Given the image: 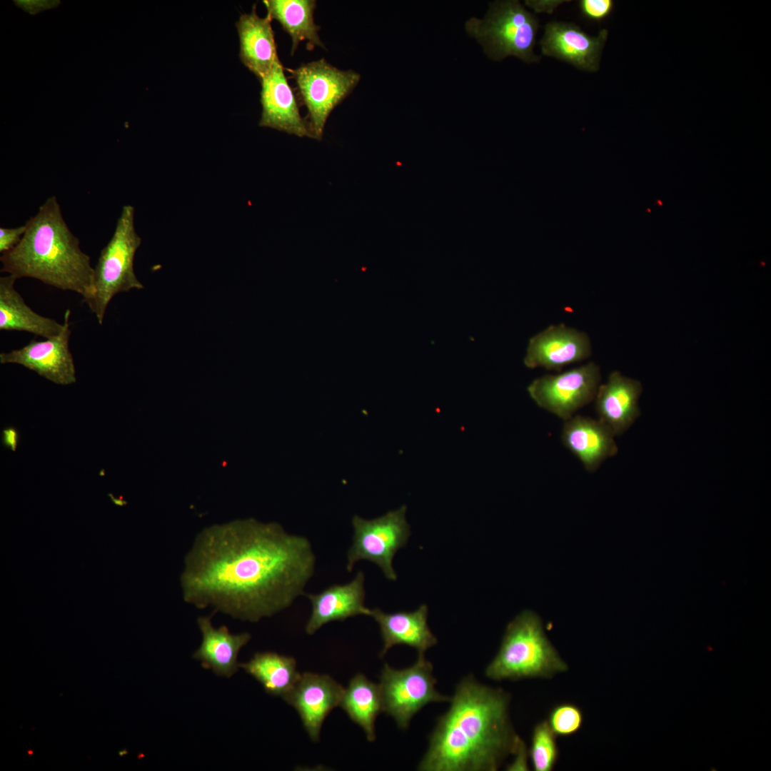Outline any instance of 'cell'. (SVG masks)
Returning <instances> with one entry per match:
<instances>
[{"instance_id":"obj_32","label":"cell","mask_w":771,"mask_h":771,"mask_svg":"<svg viewBox=\"0 0 771 771\" xmlns=\"http://www.w3.org/2000/svg\"><path fill=\"white\" fill-rule=\"evenodd\" d=\"M18 433L14 428H6L3 430V444L11 450L15 451L18 443Z\"/></svg>"},{"instance_id":"obj_7","label":"cell","mask_w":771,"mask_h":771,"mask_svg":"<svg viewBox=\"0 0 771 771\" xmlns=\"http://www.w3.org/2000/svg\"><path fill=\"white\" fill-rule=\"evenodd\" d=\"M296 81L302 104L308 110L311 138L321 141L330 114L353 90L361 76L354 71H342L324 59L289 69Z\"/></svg>"},{"instance_id":"obj_11","label":"cell","mask_w":771,"mask_h":771,"mask_svg":"<svg viewBox=\"0 0 771 771\" xmlns=\"http://www.w3.org/2000/svg\"><path fill=\"white\" fill-rule=\"evenodd\" d=\"M70 311L64 313V329L57 336L44 341L31 340L24 347L0 353L1 364L14 363L29 368L56 384L76 381V369L69 350Z\"/></svg>"},{"instance_id":"obj_9","label":"cell","mask_w":771,"mask_h":771,"mask_svg":"<svg viewBox=\"0 0 771 771\" xmlns=\"http://www.w3.org/2000/svg\"><path fill=\"white\" fill-rule=\"evenodd\" d=\"M406 510V506L403 505L371 520L353 517V543L347 553L349 572L356 562L366 560L377 565L387 579L396 580L393 560L397 551L406 545L410 535Z\"/></svg>"},{"instance_id":"obj_23","label":"cell","mask_w":771,"mask_h":771,"mask_svg":"<svg viewBox=\"0 0 771 771\" xmlns=\"http://www.w3.org/2000/svg\"><path fill=\"white\" fill-rule=\"evenodd\" d=\"M263 2L271 19L278 21L291 37V54L303 41L308 42V48L314 46L325 48L318 35L320 27L314 22L316 1L266 0Z\"/></svg>"},{"instance_id":"obj_28","label":"cell","mask_w":771,"mask_h":771,"mask_svg":"<svg viewBox=\"0 0 771 771\" xmlns=\"http://www.w3.org/2000/svg\"><path fill=\"white\" fill-rule=\"evenodd\" d=\"M578 5L585 18L594 21H601L612 14L615 2L613 0H580Z\"/></svg>"},{"instance_id":"obj_33","label":"cell","mask_w":771,"mask_h":771,"mask_svg":"<svg viewBox=\"0 0 771 771\" xmlns=\"http://www.w3.org/2000/svg\"><path fill=\"white\" fill-rule=\"evenodd\" d=\"M126 752H127V751H126V750H119V751L118 752V753H119V755L120 756H122V755H124V754H126Z\"/></svg>"},{"instance_id":"obj_14","label":"cell","mask_w":771,"mask_h":771,"mask_svg":"<svg viewBox=\"0 0 771 771\" xmlns=\"http://www.w3.org/2000/svg\"><path fill=\"white\" fill-rule=\"evenodd\" d=\"M343 691L328 675L303 672L283 699L296 709L309 737L316 742L325 719L340 705Z\"/></svg>"},{"instance_id":"obj_29","label":"cell","mask_w":771,"mask_h":771,"mask_svg":"<svg viewBox=\"0 0 771 771\" xmlns=\"http://www.w3.org/2000/svg\"><path fill=\"white\" fill-rule=\"evenodd\" d=\"M26 226V224L16 228H0V253H6L16 247L21 241Z\"/></svg>"},{"instance_id":"obj_24","label":"cell","mask_w":771,"mask_h":771,"mask_svg":"<svg viewBox=\"0 0 771 771\" xmlns=\"http://www.w3.org/2000/svg\"><path fill=\"white\" fill-rule=\"evenodd\" d=\"M340 706L349 718L366 734L370 742L376 740L375 722L383 712V702L379 684L370 681L358 673L344 689Z\"/></svg>"},{"instance_id":"obj_8","label":"cell","mask_w":771,"mask_h":771,"mask_svg":"<svg viewBox=\"0 0 771 771\" xmlns=\"http://www.w3.org/2000/svg\"><path fill=\"white\" fill-rule=\"evenodd\" d=\"M433 667L418 655L415 662L397 670L385 664L380 676L383 712L392 717L400 729H407L413 717L430 702L449 701L435 687Z\"/></svg>"},{"instance_id":"obj_34","label":"cell","mask_w":771,"mask_h":771,"mask_svg":"<svg viewBox=\"0 0 771 771\" xmlns=\"http://www.w3.org/2000/svg\"><path fill=\"white\" fill-rule=\"evenodd\" d=\"M28 754H29V755H32V754H33V751H32V750H28Z\"/></svg>"},{"instance_id":"obj_21","label":"cell","mask_w":771,"mask_h":771,"mask_svg":"<svg viewBox=\"0 0 771 771\" xmlns=\"http://www.w3.org/2000/svg\"><path fill=\"white\" fill-rule=\"evenodd\" d=\"M271 18L260 17L253 6L249 14L236 22L240 39V59L260 80L268 75L279 60Z\"/></svg>"},{"instance_id":"obj_15","label":"cell","mask_w":771,"mask_h":771,"mask_svg":"<svg viewBox=\"0 0 771 771\" xmlns=\"http://www.w3.org/2000/svg\"><path fill=\"white\" fill-rule=\"evenodd\" d=\"M260 81L262 114L259 126L311 138L308 122L300 115L296 96L279 60Z\"/></svg>"},{"instance_id":"obj_3","label":"cell","mask_w":771,"mask_h":771,"mask_svg":"<svg viewBox=\"0 0 771 771\" xmlns=\"http://www.w3.org/2000/svg\"><path fill=\"white\" fill-rule=\"evenodd\" d=\"M25 224L19 244L1 254V272L74 291L83 297L84 303L91 298L94 268L66 223L56 198H48Z\"/></svg>"},{"instance_id":"obj_2","label":"cell","mask_w":771,"mask_h":771,"mask_svg":"<svg viewBox=\"0 0 771 771\" xmlns=\"http://www.w3.org/2000/svg\"><path fill=\"white\" fill-rule=\"evenodd\" d=\"M510 695L469 675L457 685L450 706L438 717L422 771H495L520 738L509 717Z\"/></svg>"},{"instance_id":"obj_6","label":"cell","mask_w":771,"mask_h":771,"mask_svg":"<svg viewBox=\"0 0 771 771\" xmlns=\"http://www.w3.org/2000/svg\"><path fill=\"white\" fill-rule=\"evenodd\" d=\"M134 211L131 205L123 207L114 234L94 268V293L85 303L100 325L115 295L143 288L133 269L135 254L141 243L135 230Z\"/></svg>"},{"instance_id":"obj_30","label":"cell","mask_w":771,"mask_h":771,"mask_svg":"<svg viewBox=\"0 0 771 771\" xmlns=\"http://www.w3.org/2000/svg\"><path fill=\"white\" fill-rule=\"evenodd\" d=\"M15 4L31 14L56 7L59 1L56 0H16Z\"/></svg>"},{"instance_id":"obj_20","label":"cell","mask_w":771,"mask_h":771,"mask_svg":"<svg viewBox=\"0 0 771 771\" xmlns=\"http://www.w3.org/2000/svg\"><path fill=\"white\" fill-rule=\"evenodd\" d=\"M197 624L202 640L193 658L218 676L232 677L239 667V652L249 642L251 635L248 633L233 634L224 625L214 628L208 616L199 617Z\"/></svg>"},{"instance_id":"obj_5","label":"cell","mask_w":771,"mask_h":771,"mask_svg":"<svg viewBox=\"0 0 771 771\" xmlns=\"http://www.w3.org/2000/svg\"><path fill=\"white\" fill-rule=\"evenodd\" d=\"M538 27V18L515 0L493 1L483 19L473 17L465 24L490 59L513 56L526 63L540 59L533 51Z\"/></svg>"},{"instance_id":"obj_26","label":"cell","mask_w":771,"mask_h":771,"mask_svg":"<svg viewBox=\"0 0 771 771\" xmlns=\"http://www.w3.org/2000/svg\"><path fill=\"white\" fill-rule=\"evenodd\" d=\"M529 755L533 770L551 771L559 757L556 735L547 720L539 722L533 727Z\"/></svg>"},{"instance_id":"obj_12","label":"cell","mask_w":771,"mask_h":771,"mask_svg":"<svg viewBox=\"0 0 771 771\" xmlns=\"http://www.w3.org/2000/svg\"><path fill=\"white\" fill-rule=\"evenodd\" d=\"M591 353L590 339L585 332L560 323L548 326L529 339L523 363L530 369L542 368L558 373Z\"/></svg>"},{"instance_id":"obj_22","label":"cell","mask_w":771,"mask_h":771,"mask_svg":"<svg viewBox=\"0 0 771 771\" xmlns=\"http://www.w3.org/2000/svg\"><path fill=\"white\" fill-rule=\"evenodd\" d=\"M16 279L11 275L0 278V330L28 332L45 338L59 335L64 323L41 316L28 306L14 288Z\"/></svg>"},{"instance_id":"obj_31","label":"cell","mask_w":771,"mask_h":771,"mask_svg":"<svg viewBox=\"0 0 771 771\" xmlns=\"http://www.w3.org/2000/svg\"><path fill=\"white\" fill-rule=\"evenodd\" d=\"M515 757L513 763L508 767L509 770H528L527 765V749L525 743L520 740L515 751Z\"/></svg>"},{"instance_id":"obj_25","label":"cell","mask_w":771,"mask_h":771,"mask_svg":"<svg viewBox=\"0 0 771 771\" xmlns=\"http://www.w3.org/2000/svg\"><path fill=\"white\" fill-rule=\"evenodd\" d=\"M239 667L255 678L265 691L283 698L294 687L301 674L296 670V661L291 656L274 652L256 653Z\"/></svg>"},{"instance_id":"obj_1","label":"cell","mask_w":771,"mask_h":771,"mask_svg":"<svg viewBox=\"0 0 771 771\" xmlns=\"http://www.w3.org/2000/svg\"><path fill=\"white\" fill-rule=\"evenodd\" d=\"M309 540L276 523L237 520L204 528L184 559L183 600L256 622L289 607L314 573Z\"/></svg>"},{"instance_id":"obj_27","label":"cell","mask_w":771,"mask_h":771,"mask_svg":"<svg viewBox=\"0 0 771 771\" xmlns=\"http://www.w3.org/2000/svg\"><path fill=\"white\" fill-rule=\"evenodd\" d=\"M583 720V712L578 705L564 702L551 708L547 722L556 736L569 737L580 730Z\"/></svg>"},{"instance_id":"obj_13","label":"cell","mask_w":771,"mask_h":771,"mask_svg":"<svg viewBox=\"0 0 771 771\" xmlns=\"http://www.w3.org/2000/svg\"><path fill=\"white\" fill-rule=\"evenodd\" d=\"M608 34L604 29L597 36H590L573 23L552 21L545 25L540 41L541 52L580 70L595 72Z\"/></svg>"},{"instance_id":"obj_4","label":"cell","mask_w":771,"mask_h":771,"mask_svg":"<svg viewBox=\"0 0 771 771\" xmlns=\"http://www.w3.org/2000/svg\"><path fill=\"white\" fill-rule=\"evenodd\" d=\"M568 670L548 638L540 618L526 610L508 624L499 650L485 673L494 680H517L550 678Z\"/></svg>"},{"instance_id":"obj_17","label":"cell","mask_w":771,"mask_h":771,"mask_svg":"<svg viewBox=\"0 0 771 771\" xmlns=\"http://www.w3.org/2000/svg\"><path fill=\"white\" fill-rule=\"evenodd\" d=\"M641 383L619 371L612 372L598 386L595 399L598 419L618 436L627 431L640 415L638 405Z\"/></svg>"},{"instance_id":"obj_19","label":"cell","mask_w":771,"mask_h":771,"mask_svg":"<svg viewBox=\"0 0 771 771\" xmlns=\"http://www.w3.org/2000/svg\"><path fill=\"white\" fill-rule=\"evenodd\" d=\"M428 607L420 605L414 611H399L387 613L379 608L373 609L371 616L379 625L383 642L379 654L384 656L392 647L404 645L415 648L418 655L437 643V638L430 631L428 623Z\"/></svg>"},{"instance_id":"obj_16","label":"cell","mask_w":771,"mask_h":771,"mask_svg":"<svg viewBox=\"0 0 771 771\" xmlns=\"http://www.w3.org/2000/svg\"><path fill=\"white\" fill-rule=\"evenodd\" d=\"M612 430L598 418L574 415L564 420L563 445L590 472H595L608 458L618 451Z\"/></svg>"},{"instance_id":"obj_18","label":"cell","mask_w":771,"mask_h":771,"mask_svg":"<svg viewBox=\"0 0 771 771\" xmlns=\"http://www.w3.org/2000/svg\"><path fill=\"white\" fill-rule=\"evenodd\" d=\"M364 574L360 571L348 583L333 585L319 593L307 595L311 613L305 628L306 633L313 635L330 622L360 615L371 616L372 610L364 605Z\"/></svg>"},{"instance_id":"obj_10","label":"cell","mask_w":771,"mask_h":771,"mask_svg":"<svg viewBox=\"0 0 771 771\" xmlns=\"http://www.w3.org/2000/svg\"><path fill=\"white\" fill-rule=\"evenodd\" d=\"M600 381V367L592 361L538 377L526 390L538 407L564 421L594 400Z\"/></svg>"}]
</instances>
